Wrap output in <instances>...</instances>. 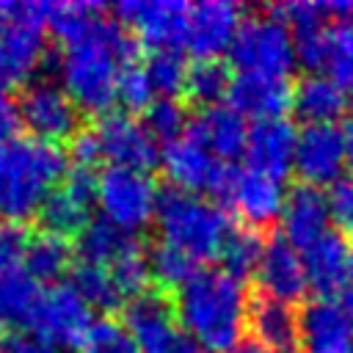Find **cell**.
<instances>
[{
    "label": "cell",
    "mask_w": 353,
    "mask_h": 353,
    "mask_svg": "<svg viewBox=\"0 0 353 353\" xmlns=\"http://www.w3.org/2000/svg\"><path fill=\"white\" fill-rule=\"evenodd\" d=\"M138 52V39L119 19L102 14L80 39L63 44L61 85L77 110L105 116L119 102V80Z\"/></svg>",
    "instance_id": "1"
},
{
    "label": "cell",
    "mask_w": 353,
    "mask_h": 353,
    "mask_svg": "<svg viewBox=\"0 0 353 353\" xmlns=\"http://www.w3.org/2000/svg\"><path fill=\"white\" fill-rule=\"evenodd\" d=\"M248 292L240 279L221 268L196 270L174 295L182 331L207 353H229L245 328Z\"/></svg>",
    "instance_id": "2"
},
{
    "label": "cell",
    "mask_w": 353,
    "mask_h": 353,
    "mask_svg": "<svg viewBox=\"0 0 353 353\" xmlns=\"http://www.w3.org/2000/svg\"><path fill=\"white\" fill-rule=\"evenodd\" d=\"M69 163L61 146L14 135L0 143V223L19 226L39 215L44 199L61 185Z\"/></svg>",
    "instance_id": "3"
},
{
    "label": "cell",
    "mask_w": 353,
    "mask_h": 353,
    "mask_svg": "<svg viewBox=\"0 0 353 353\" xmlns=\"http://www.w3.org/2000/svg\"><path fill=\"white\" fill-rule=\"evenodd\" d=\"M154 221L160 229V243L174 245L196 265L218 259L221 245L234 223L221 204L176 188L160 190Z\"/></svg>",
    "instance_id": "4"
},
{
    "label": "cell",
    "mask_w": 353,
    "mask_h": 353,
    "mask_svg": "<svg viewBox=\"0 0 353 353\" xmlns=\"http://www.w3.org/2000/svg\"><path fill=\"white\" fill-rule=\"evenodd\" d=\"M72 157L74 165L94 168L99 160L116 168H138L149 171L160 160V146L127 110H110L99 116L85 132H77L72 138Z\"/></svg>",
    "instance_id": "5"
},
{
    "label": "cell",
    "mask_w": 353,
    "mask_h": 353,
    "mask_svg": "<svg viewBox=\"0 0 353 353\" xmlns=\"http://www.w3.org/2000/svg\"><path fill=\"white\" fill-rule=\"evenodd\" d=\"M157 182L149 171L138 168H116L108 165L97 174L94 199L105 221L116 223L124 232H141L154 221L157 212Z\"/></svg>",
    "instance_id": "6"
},
{
    "label": "cell",
    "mask_w": 353,
    "mask_h": 353,
    "mask_svg": "<svg viewBox=\"0 0 353 353\" xmlns=\"http://www.w3.org/2000/svg\"><path fill=\"white\" fill-rule=\"evenodd\" d=\"M229 55L237 72L287 77L295 66V39L279 17L256 14L243 19Z\"/></svg>",
    "instance_id": "7"
},
{
    "label": "cell",
    "mask_w": 353,
    "mask_h": 353,
    "mask_svg": "<svg viewBox=\"0 0 353 353\" xmlns=\"http://www.w3.org/2000/svg\"><path fill=\"white\" fill-rule=\"evenodd\" d=\"M121 325L127 328L138 353H207L179 328L174 303L152 290L127 303Z\"/></svg>",
    "instance_id": "8"
},
{
    "label": "cell",
    "mask_w": 353,
    "mask_h": 353,
    "mask_svg": "<svg viewBox=\"0 0 353 353\" xmlns=\"http://www.w3.org/2000/svg\"><path fill=\"white\" fill-rule=\"evenodd\" d=\"M91 328H94V309L77 295L72 284H52L41 290L39 306L28 325V331L39 342L55 350L80 347L91 334Z\"/></svg>",
    "instance_id": "9"
},
{
    "label": "cell",
    "mask_w": 353,
    "mask_h": 353,
    "mask_svg": "<svg viewBox=\"0 0 353 353\" xmlns=\"http://www.w3.org/2000/svg\"><path fill=\"white\" fill-rule=\"evenodd\" d=\"M19 124L30 130V138L44 143H61L72 141L80 132V110L69 99L61 83L50 77L30 80L17 102Z\"/></svg>",
    "instance_id": "10"
},
{
    "label": "cell",
    "mask_w": 353,
    "mask_h": 353,
    "mask_svg": "<svg viewBox=\"0 0 353 353\" xmlns=\"http://www.w3.org/2000/svg\"><path fill=\"white\" fill-rule=\"evenodd\" d=\"M160 163L163 171L171 182V188L185 190V193H212V196H223L229 176L234 171L232 163H221L218 157H212L201 143H196L190 135H182L176 141H171L168 146H163L160 152Z\"/></svg>",
    "instance_id": "11"
},
{
    "label": "cell",
    "mask_w": 353,
    "mask_h": 353,
    "mask_svg": "<svg viewBox=\"0 0 353 353\" xmlns=\"http://www.w3.org/2000/svg\"><path fill=\"white\" fill-rule=\"evenodd\" d=\"M190 6L179 0H127L116 6L119 22L138 39V44H152L154 50L185 47Z\"/></svg>",
    "instance_id": "12"
},
{
    "label": "cell",
    "mask_w": 353,
    "mask_h": 353,
    "mask_svg": "<svg viewBox=\"0 0 353 353\" xmlns=\"http://www.w3.org/2000/svg\"><path fill=\"white\" fill-rule=\"evenodd\" d=\"M94 190H97L94 168H83V165L69 168L61 185L44 199L39 210V221L44 232L58 237L80 234L91 223V207L97 204Z\"/></svg>",
    "instance_id": "13"
},
{
    "label": "cell",
    "mask_w": 353,
    "mask_h": 353,
    "mask_svg": "<svg viewBox=\"0 0 353 353\" xmlns=\"http://www.w3.org/2000/svg\"><path fill=\"white\" fill-rule=\"evenodd\" d=\"M295 61L309 74H325L336 83H347L353 74V22L331 19L317 30L292 36Z\"/></svg>",
    "instance_id": "14"
},
{
    "label": "cell",
    "mask_w": 353,
    "mask_h": 353,
    "mask_svg": "<svg viewBox=\"0 0 353 353\" xmlns=\"http://www.w3.org/2000/svg\"><path fill=\"white\" fill-rule=\"evenodd\" d=\"M47 58L44 3H28L25 14L0 33V80L14 85L28 80Z\"/></svg>",
    "instance_id": "15"
},
{
    "label": "cell",
    "mask_w": 353,
    "mask_h": 353,
    "mask_svg": "<svg viewBox=\"0 0 353 353\" xmlns=\"http://www.w3.org/2000/svg\"><path fill=\"white\" fill-rule=\"evenodd\" d=\"M292 168L306 185H331L345 168V143L336 124H303L295 138Z\"/></svg>",
    "instance_id": "16"
},
{
    "label": "cell",
    "mask_w": 353,
    "mask_h": 353,
    "mask_svg": "<svg viewBox=\"0 0 353 353\" xmlns=\"http://www.w3.org/2000/svg\"><path fill=\"white\" fill-rule=\"evenodd\" d=\"M245 325L265 353H301V312L265 292L248 295Z\"/></svg>",
    "instance_id": "17"
},
{
    "label": "cell",
    "mask_w": 353,
    "mask_h": 353,
    "mask_svg": "<svg viewBox=\"0 0 353 353\" xmlns=\"http://www.w3.org/2000/svg\"><path fill=\"white\" fill-rule=\"evenodd\" d=\"M221 199L243 218L240 223L259 229L273 223L281 215L284 188H281V179L265 176L251 168H234Z\"/></svg>",
    "instance_id": "18"
},
{
    "label": "cell",
    "mask_w": 353,
    "mask_h": 353,
    "mask_svg": "<svg viewBox=\"0 0 353 353\" xmlns=\"http://www.w3.org/2000/svg\"><path fill=\"white\" fill-rule=\"evenodd\" d=\"M243 25V8L229 0H204L190 6L185 47L196 58H218L232 47Z\"/></svg>",
    "instance_id": "19"
},
{
    "label": "cell",
    "mask_w": 353,
    "mask_h": 353,
    "mask_svg": "<svg viewBox=\"0 0 353 353\" xmlns=\"http://www.w3.org/2000/svg\"><path fill=\"white\" fill-rule=\"evenodd\" d=\"M295 138L298 130L290 119L276 116V119H259L248 127L245 138V168L259 171L273 179H284L292 168L295 157Z\"/></svg>",
    "instance_id": "20"
},
{
    "label": "cell",
    "mask_w": 353,
    "mask_h": 353,
    "mask_svg": "<svg viewBox=\"0 0 353 353\" xmlns=\"http://www.w3.org/2000/svg\"><path fill=\"white\" fill-rule=\"evenodd\" d=\"M254 276H256L259 292L279 298L284 303H295L309 292L303 256L279 232H273L265 240V251H262V259Z\"/></svg>",
    "instance_id": "21"
},
{
    "label": "cell",
    "mask_w": 353,
    "mask_h": 353,
    "mask_svg": "<svg viewBox=\"0 0 353 353\" xmlns=\"http://www.w3.org/2000/svg\"><path fill=\"white\" fill-rule=\"evenodd\" d=\"M301 353H353V320L336 298H314L301 309Z\"/></svg>",
    "instance_id": "22"
},
{
    "label": "cell",
    "mask_w": 353,
    "mask_h": 353,
    "mask_svg": "<svg viewBox=\"0 0 353 353\" xmlns=\"http://www.w3.org/2000/svg\"><path fill=\"white\" fill-rule=\"evenodd\" d=\"M279 218H281V237L298 251H306L325 232H331L328 229L331 218H328L325 193L314 185H306V182H295L284 193V204H281Z\"/></svg>",
    "instance_id": "23"
},
{
    "label": "cell",
    "mask_w": 353,
    "mask_h": 353,
    "mask_svg": "<svg viewBox=\"0 0 353 353\" xmlns=\"http://www.w3.org/2000/svg\"><path fill=\"white\" fill-rule=\"evenodd\" d=\"M185 135L201 143L221 163H232L245 152L248 124L232 105H210L190 116Z\"/></svg>",
    "instance_id": "24"
},
{
    "label": "cell",
    "mask_w": 353,
    "mask_h": 353,
    "mask_svg": "<svg viewBox=\"0 0 353 353\" xmlns=\"http://www.w3.org/2000/svg\"><path fill=\"white\" fill-rule=\"evenodd\" d=\"M229 105L245 119L254 116L259 119H276L290 108L292 99V85L287 77H270V74H251V72H237L229 85Z\"/></svg>",
    "instance_id": "25"
},
{
    "label": "cell",
    "mask_w": 353,
    "mask_h": 353,
    "mask_svg": "<svg viewBox=\"0 0 353 353\" xmlns=\"http://www.w3.org/2000/svg\"><path fill=\"white\" fill-rule=\"evenodd\" d=\"M301 256H303L309 290L320 292V298H336L347 281L350 256H353L350 243L331 229L306 251H301Z\"/></svg>",
    "instance_id": "26"
},
{
    "label": "cell",
    "mask_w": 353,
    "mask_h": 353,
    "mask_svg": "<svg viewBox=\"0 0 353 353\" xmlns=\"http://www.w3.org/2000/svg\"><path fill=\"white\" fill-rule=\"evenodd\" d=\"M290 108L303 124H334L347 110V91L325 74H303L292 85Z\"/></svg>",
    "instance_id": "27"
},
{
    "label": "cell",
    "mask_w": 353,
    "mask_h": 353,
    "mask_svg": "<svg viewBox=\"0 0 353 353\" xmlns=\"http://www.w3.org/2000/svg\"><path fill=\"white\" fill-rule=\"evenodd\" d=\"M138 251H143L138 234L124 232V229H119L116 223H110L105 218L91 221L77 234V262L97 265V268H105V270H110L113 265L124 262L127 256H132Z\"/></svg>",
    "instance_id": "28"
},
{
    "label": "cell",
    "mask_w": 353,
    "mask_h": 353,
    "mask_svg": "<svg viewBox=\"0 0 353 353\" xmlns=\"http://www.w3.org/2000/svg\"><path fill=\"white\" fill-rule=\"evenodd\" d=\"M39 298L41 287L33 276H28L22 268L6 270L0 276V331L19 334V328H28Z\"/></svg>",
    "instance_id": "29"
},
{
    "label": "cell",
    "mask_w": 353,
    "mask_h": 353,
    "mask_svg": "<svg viewBox=\"0 0 353 353\" xmlns=\"http://www.w3.org/2000/svg\"><path fill=\"white\" fill-rule=\"evenodd\" d=\"M72 268V245L66 237L41 232L36 237H28L25 254H22V270L33 276L36 281H55Z\"/></svg>",
    "instance_id": "30"
},
{
    "label": "cell",
    "mask_w": 353,
    "mask_h": 353,
    "mask_svg": "<svg viewBox=\"0 0 353 353\" xmlns=\"http://www.w3.org/2000/svg\"><path fill=\"white\" fill-rule=\"evenodd\" d=\"M262 251H265V237L259 234V229L245 226V223H232V229L221 245V254H218V259L223 265L221 270H226L229 276L243 281V276L256 273Z\"/></svg>",
    "instance_id": "31"
},
{
    "label": "cell",
    "mask_w": 353,
    "mask_h": 353,
    "mask_svg": "<svg viewBox=\"0 0 353 353\" xmlns=\"http://www.w3.org/2000/svg\"><path fill=\"white\" fill-rule=\"evenodd\" d=\"M232 69L226 61L221 58H196L188 69V80H185V94L199 102L201 108L210 105H221V99L229 97V85H232Z\"/></svg>",
    "instance_id": "32"
},
{
    "label": "cell",
    "mask_w": 353,
    "mask_h": 353,
    "mask_svg": "<svg viewBox=\"0 0 353 353\" xmlns=\"http://www.w3.org/2000/svg\"><path fill=\"white\" fill-rule=\"evenodd\" d=\"M77 295L91 306V309H102V312H110L116 306L124 303L110 270L105 268H97V265H85V262H77L72 268V281H69Z\"/></svg>",
    "instance_id": "33"
},
{
    "label": "cell",
    "mask_w": 353,
    "mask_h": 353,
    "mask_svg": "<svg viewBox=\"0 0 353 353\" xmlns=\"http://www.w3.org/2000/svg\"><path fill=\"white\" fill-rule=\"evenodd\" d=\"M188 69L190 63L182 55V50H154L143 63L154 97H168V99H176V94L185 91Z\"/></svg>",
    "instance_id": "34"
},
{
    "label": "cell",
    "mask_w": 353,
    "mask_h": 353,
    "mask_svg": "<svg viewBox=\"0 0 353 353\" xmlns=\"http://www.w3.org/2000/svg\"><path fill=\"white\" fill-rule=\"evenodd\" d=\"M190 116L185 113L179 99H168V97H157L146 110H143V127L149 130V135L157 141V146H168L171 141L182 138L188 130Z\"/></svg>",
    "instance_id": "35"
},
{
    "label": "cell",
    "mask_w": 353,
    "mask_h": 353,
    "mask_svg": "<svg viewBox=\"0 0 353 353\" xmlns=\"http://www.w3.org/2000/svg\"><path fill=\"white\" fill-rule=\"evenodd\" d=\"M146 259H149V273H152V279H154L160 287H165V290H179L196 270H201V265H196L190 256H185L182 251H176V248L168 245V243H157V245L146 254Z\"/></svg>",
    "instance_id": "36"
},
{
    "label": "cell",
    "mask_w": 353,
    "mask_h": 353,
    "mask_svg": "<svg viewBox=\"0 0 353 353\" xmlns=\"http://www.w3.org/2000/svg\"><path fill=\"white\" fill-rule=\"evenodd\" d=\"M80 353H138L135 342L130 339L127 328L116 320H99L94 323L85 342L77 347Z\"/></svg>",
    "instance_id": "37"
},
{
    "label": "cell",
    "mask_w": 353,
    "mask_h": 353,
    "mask_svg": "<svg viewBox=\"0 0 353 353\" xmlns=\"http://www.w3.org/2000/svg\"><path fill=\"white\" fill-rule=\"evenodd\" d=\"M325 204H328V218L334 223V232L342 234L345 240L353 237V174L331 182L325 193Z\"/></svg>",
    "instance_id": "38"
},
{
    "label": "cell",
    "mask_w": 353,
    "mask_h": 353,
    "mask_svg": "<svg viewBox=\"0 0 353 353\" xmlns=\"http://www.w3.org/2000/svg\"><path fill=\"white\" fill-rule=\"evenodd\" d=\"M154 99L157 97L152 91V83H149L143 66H138V63L127 66L124 74H121V80H119V102L127 108V113H132V110H141L143 113Z\"/></svg>",
    "instance_id": "39"
},
{
    "label": "cell",
    "mask_w": 353,
    "mask_h": 353,
    "mask_svg": "<svg viewBox=\"0 0 353 353\" xmlns=\"http://www.w3.org/2000/svg\"><path fill=\"white\" fill-rule=\"evenodd\" d=\"M25 243H28V234L22 232V226L0 223V276L11 268H19Z\"/></svg>",
    "instance_id": "40"
},
{
    "label": "cell",
    "mask_w": 353,
    "mask_h": 353,
    "mask_svg": "<svg viewBox=\"0 0 353 353\" xmlns=\"http://www.w3.org/2000/svg\"><path fill=\"white\" fill-rule=\"evenodd\" d=\"M19 127V113H17V102L6 94V88H0V143L11 141L17 135Z\"/></svg>",
    "instance_id": "41"
},
{
    "label": "cell",
    "mask_w": 353,
    "mask_h": 353,
    "mask_svg": "<svg viewBox=\"0 0 353 353\" xmlns=\"http://www.w3.org/2000/svg\"><path fill=\"white\" fill-rule=\"evenodd\" d=\"M0 353H61L44 342H39L36 336H28V334H11L3 345H0Z\"/></svg>",
    "instance_id": "42"
},
{
    "label": "cell",
    "mask_w": 353,
    "mask_h": 353,
    "mask_svg": "<svg viewBox=\"0 0 353 353\" xmlns=\"http://www.w3.org/2000/svg\"><path fill=\"white\" fill-rule=\"evenodd\" d=\"M28 3H11V0H0V33L6 28H11L22 14H25Z\"/></svg>",
    "instance_id": "43"
},
{
    "label": "cell",
    "mask_w": 353,
    "mask_h": 353,
    "mask_svg": "<svg viewBox=\"0 0 353 353\" xmlns=\"http://www.w3.org/2000/svg\"><path fill=\"white\" fill-rule=\"evenodd\" d=\"M339 132H342V143H345V163L353 168V113H347L342 119Z\"/></svg>",
    "instance_id": "44"
},
{
    "label": "cell",
    "mask_w": 353,
    "mask_h": 353,
    "mask_svg": "<svg viewBox=\"0 0 353 353\" xmlns=\"http://www.w3.org/2000/svg\"><path fill=\"white\" fill-rule=\"evenodd\" d=\"M336 301L345 306V312L350 314V320H353V256H350V270H347V281H345V287H342V292L336 295Z\"/></svg>",
    "instance_id": "45"
},
{
    "label": "cell",
    "mask_w": 353,
    "mask_h": 353,
    "mask_svg": "<svg viewBox=\"0 0 353 353\" xmlns=\"http://www.w3.org/2000/svg\"><path fill=\"white\" fill-rule=\"evenodd\" d=\"M229 353H265V350H262V347H259L254 339H240V342H237V345H234Z\"/></svg>",
    "instance_id": "46"
},
{
    "label": "cell",
    "mask_w": 353,
    "mask_h": 353,
    "mask_svg": "<svg viewBox=\"0 0 353 353\" xmlns=\"http://www.w3.org/2000/svg\"><path fill=\"white\" fill-rule=\"evenodd\" d=\"M345 88H347V94H353V74H350V80L345 83Z\"/></svg>",
    "instance_id": "47"
},
{
    "label": "cell",
    "mask_w": 353,
    "mask_h": 353,
    "mask_svg": "<svg viewBox=\"0 0 353 353\" xmlns=\"http://www.w3.org/2000/svg\"><path fill=\"white\" fill-rule=\"evenodd\" d=\"M0 88H6V85H3V80H0Z\"/></svg>",
    "instance_id": "48"
}]
</instances>
